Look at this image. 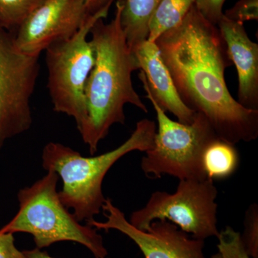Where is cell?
<instances>
[{
  "label": "cell",
  "instance_id": "6da1fadb",
  "mask_svg": "<svg viewBox=\"0 0 258 258\" xmlns=\"http://www.w3.org/2000/svg\"><path fill=\"white\" fill-rule=\"evenodd\" d=\"M183 103L206 117L219 138L235 144L258 137V110L231 96L225 72L232 62L220 30L195 5L155 41Z\"/></svg>",
  "mask_w": 258,
  "mask_h": 258
},
{
  "label": "cell",
  "instance_id": "7a4b0ae2",
  "mask_svg": "<svg viewBox=\"0 0 258 258\" xmlns=\"http://www.w3.org/2000/svg\"><path fill=\"white\" fill-rule=\"evenodd\" d=\"M115 8L109 23L100 19L90 31L95 62L85 88L86 118L79 132L91 154L112 125L124 124L125 104L148 112L132 83V74L139 69V62L122 30L119 5Z\"/></svg>",
  "mask_w": 258,
  "mask_h": 258
},
{
  "label": "cell",
  "instance_id": "3957f363",
  "mask_svg": "<svg viewBox=\"0 0 258 258\" xmlns=\"http://www.w3.org/2000/svg\"><path fill=\"white\" fill-rule=\"evenodd\" d=\"M157 125L154 120H139L131 137L110 152L91 157H83L72 148L50 142L43 148L42 167L57 173L62 181L58 191L61 202L71 208L78 221L87 222L102 212L106 202L102 191L108 171L128 153L147 152L154 147Z\"/></svg>",
  "mask_w": 258,
  "mask_h": 258
},
{
  "label": "cell",
  "instance_id": "277c9868",
  "mask_svg": "<svg viewBox=\"0 0 258 258\" xmlns=\"http://www.w3.org/2000/svg\"><path fill=\"white\" fill-rule=\"evenodd\" d=\"M43 176L18 194L19 211L0 234L25 232L33 237L36 248L71 241L83 244L96 258H106L102 236L91 226L83 225L61 202L57 191L59 176L47 171Z\"/></svg>",
  "mask_w": 258,
  "mask_h": 258
},
{
  "label": "cell",
  "instance_id": "5b68a950",
  "mask_svg": "<svg viewBox=\"0 0 258 258\" xmlns=\"http://www.w3.org/2000/svg\"><path fill=\"white\" fill-rule=\"evenodd\" d=\"M139 78L147 98L154 106L158 120L154 147L146 152L141 161V169L148 177L170 175L179 180L207 179L203 155L207 148L218 136L206 117L196 113L191 124L171 120L154 101L143 71Z\"/></svg>",
  "mask_w": 258,
  "mask_h": 258
},
{
  "label": "cell",
  "instance_id": "8992f818",
  "mask_svg": "<svg viewBox=\"0 0 258 258\" xmlns=\"http://www.w3.org/2000/svg\"><path fill=\"white\" fill-rule=\"evenodd\" d=\"M112 3L88 15L71 39L52 44L45 50L47 87L53 111L74 118L78 130L86 120L85 88L95 62L94 51L88 35L96 21L107 18Z\"/></svg>",
  "mask_w": 258,
  "mask_h": 258
},
{
  "label": "cell",
  "instance_id": "52a82bcc",
  "mask_svg": "<svg viewBox=\"0 0 258 258\" xmlns=\"http://www.w3.org/2000/svg\"><path fill=\"white\" fill-rule=\"evenodd\" d=\"M217 195L214 180H179L175 192L152 193L145 206L132 214L129 222L144 230L155 220H166L194 238L217 237Z\"/></svg>",
  "mask_w": 258,
  "mask_h": 258
},
{
  "label": "cell",
  "instance_id": "ba28073f",
  "mask_svg": "<svg viewBox=\"0 0 258 258\" xmlns=\"http://www.w3.org/2000/svg\"><path fill=\"white\" fill-rule=\"evenodd\" d=\"M13 36L0 29V151L31 127L30 99L40 71V55L19 50Z\"/></svg>",
  "mask_w": 258,
  "mask_h": 258
},
{
  "label": "cell",
  "instance_id": "9c48e42d",
  "mask_svg": "<svg viewBox=\"0 0 258 258\" xmlns=\"http://www.w3.org/2000/svg\"><path fill=\"white\" fill-rule=\"evenodd\" d=\"M102 211L106 221L93 219L86 225L97 230L119 231L134 241L144 258H206L205 240L190 237L172 222L155 220L146 230H139L127 220L125 214L110 199H106Z\"/></svg>",
  "mask_w": 258,
  "mask_h": 258
},
{
  "label": "cell",
  "instance_id": "30bf717a",
  "mask_svg": "<svg viewBox=\"0 0 258 258\" xmlns=\"http://www.w3.org/2000/svg\"><path fill=\"white\" fill-rule=\"evenodd\" d=\"M88 16L86 0H47L15 32V47L25 53L40 55L52 44L74 36Z\"/></svg>",
  "mask_w": 258,
  "mask_h": 258
},
{
  "label": "cell",
  "instance_id": "8fae6325",
  "mask_svg": "<svg viewBox=\"0 0 258 258\" xmlns=\"http://www.w3.org/2000/svg\"><path fill=\"white\" fill-rule=\"evenodd\" d=\"M229 56L238 76V101L248 109L258 110V45L249 38L244 24L222 17L217 24Z\"/></svg>",
  "mask_w": 258,
  "mask_h": 258
},
{
  "label": "cell",
  "instance_id": "7c38bea8",
  "mask_svg": "<svg viewBox=\"0 0 258 258\" xmlns=\"http://www.w3.org/2000/svg\"><path fill=\"white\" fill-rule=\"evenodd\" d=\"M139 70L143 71L153 98L164 111L175 115L179 122L191 124L196 112L188 108L178 94L155 42L145 40L134 50Z\"/></svg>",
  "mask_w": 258,
  "mask_h": 258
},
{
  "label": "cell",
  "instance_id": "4fadbf2b",
  "mask_svg": "<svg viewBox=\"0 0 258 258\" xmlns=\"http://www.w3.org/2000/svg\"><path fill=\"white\" fill-rule=\"evenodd\" d=\"M161 0H116L120 10V20L129 48L135 50L148 39L149 24Z\"/></svg>",
  "mask_w": 258,
  "mask_h": 258
},
{
  "label": "cell",
  "instance_id": "5bb4252c",
  "mask_svg": "<svg viewBox=\"0 0 258 258\" xmlns=\"http://www.w3.org/2000/svg\"><path fill=\"white\" fill-rule=\"evenodd\" d=\"M239 161L238 152L235 145L218 138L212 142L204 153V169L209 179H225L237 170Z\"/></svg>",
  "mask_w": 258,
  "mask_h": 258
},
{
  "label": "cell",
  "instance_id": "9a60e30c",
  "mask_svg": "<svg viewBox=\"0 0 258 258\" xmlns=\"http://www.w3.org/2000/svg\"><path fill=\"white\" fill-rule=\"evenodd\" d=\"M195 0H161L149 24L147 40L155 42L158 37L181 23Z\"/></svg>",
  "mask_w": 258,
  "mask_h": 258
},
{
  "label": "cell",
  "instance_id": "2e32d148",
  "mask_svg": "<svg viewBox=\"0 0 258 258\" xmlns=\"http://www.w3.org/2000/svg\"><path fill=\"white\" fill-rule=\"evenodd\" d=\"M47 0H0V29L15 32Z\"/></svg>",
  "mask_w": 258,
  "mask_h": 258
},
{
  "label": "cell",
  "instance_id": "e0dca14e",
  "mask_svg": "<svg viewBox=\"0 0 258 258\" xmlns=\"http://www.w3.org/2000/svg\"><path fill=\"white\" fill-rule=\"evenodd\" d=\"M219 253L222 258H249L241 239V234L230 226L219 232Z\"/></svg>",
  "mask_w": 258,
  "mask_h": 258
},
{
  "label": "cell",
  "instance_id": "ac0fdd59",
  "mask_svg": "<svg viewBox=\"0 0 258 258\" xmlns=\"http://www.w3.org/2000/svg\"><path fill=\"white\" fill-rule=\"evenodd\" d=\"M241 239L249 257L258 258V205H249L244 213V231Z\"/></svg>",
  "mask_w": 258,
  "mask_h": 258
},
{
  "label": "cell",
  "instance_id": "d6986e66",
  "mask_svg": "<svg viewBox=\"0 0 258 258\" xmlns=\"http://www.w3.org/2000/svg\"><path fill=\"white\" fill-rule=\"evenodd\" d=\"M224 15L232 21L242 24L249 20H257L258 0H239Z\"/></svg>",
  "mask_w": 258,
  "mask_h": 258
},
{
  "label": "cell",
  "instance_id": "ffe728a7",
  "mask_svg": "<svg viewBox=\"0 0 258 258\" xmlns=\"http://www.w3.org/2000/svg\"><path fill=\"white\" fill-rule=\"evenodd\" d=\"M226 0H195V6L204 18L217 25L224 16L222 8Z\"/></svg>",
  "mask_w": 258,
  "mask_h": 258
},
{
  "label": "cell",
  "instance_id": "44dd1931",
  "mask_svg": "<svg viewBox=\"0 0 258 258\" xmlns=\"http://www.w3.org/2000/svg\"><path fill=\"white\" fill-rule=\"evenodd\" d=\"M0 258H26L15 246L13 233L0 234Z\"/></svg>",
  "mask_w": 258,
  "mask_h": 258
},
{
  "label": "cell",
  "instance_id": "7402d4cb",
  "mask_svg": "<svg viewBox=\"0 0 258 258\" xmlns=\"http://www.w3.org/2000/svg\"><path fill=\"white\" fill-rule=\"evenodd\" d=\"M114 0H86V10L88 15H93L104 8Z\"/></svg>",
  "mask_w": 258,
  "mask_h": 258
},
{
  "label": "cell",
  "instance_id": "603a6c76",
  "mask_svg": "<svg viewBox=\"0 0 258 258\" xmlns=\"http://www.w3.org/2000/svg\"><path fill=\"white\" fill-rule=\"evenodd\" d=\"M23 252L26 258H55L51 257L47 252H44V251H42L41 249L38 248L25 250Z\"/></svg>",
  "mask_w": 258,
  "mask_h": 258
},
{
  "label": "cell",
  "instance_id": "cb8c5ba5",
  "mask_svg": "<svg viewBox=\"0 0 258 258\" xmlns=\"http://www.w3.org/2000/svg\"><path fill=\"white\" fill-rule=\"evenodd\" d=\"M211 258H222V256L220 255V254L219 252H217V253L214 254L212 256Z\"/></svg>",
  "mask_w": 258,
  "mask_h": 258
}]
</instances>
